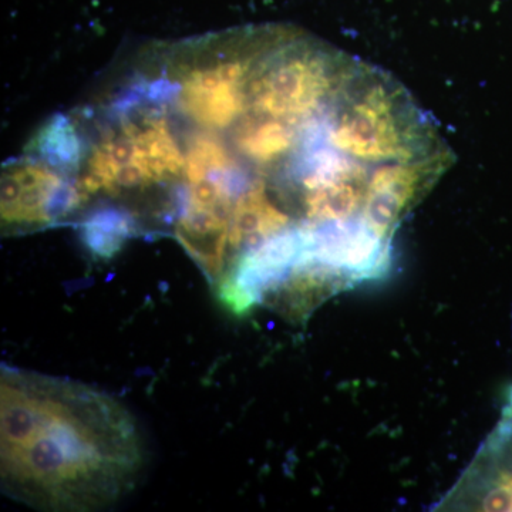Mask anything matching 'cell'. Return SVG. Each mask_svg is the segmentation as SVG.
I'll list each match as a JSON object with an SVG mask.
<instances>
[{
    "mask_svg": "<svg viewBox=\"0 0 512 512\" xmlns=\"http://www.w3.org/2000/svg\"><path fill=\"white\" fill-rule=\"evenodd\" d=\"M143 450L130 414L67 380L2 372V485L42 510L84 511L119 500Z\"/></svg>",
    "mask_w": 512,
    "mask_h": 512,
    "instance_id": "obj_1",
    "label": "cell"
},
{
    "mask_svg": "<svg viewBox=\"0 0 512 512\" xmlns=\"http://www.w3.org/2000/svg\"><path fill=\"white\" fill-rule=\"evenodd\" d=\"M329 141L369 167L420 160L447 148L402 84L363 62L333 107Z\"/></svg>",
    "mask_w": 512,
    "mask_h": 512,
    "instance_id": "obj_2",
    "label": "cell"
},
{
    "mask_svg": "<svg viewBox=\"0 0 512 512\" xmlns=\"http://www.w3.org/2000/svg\"><path fill=\"white\" fill-rule=\"evenodd\" d=\"M451 164L453 153L447 147L420 160L373 167L363 210L366 224L377 237L392 242L404 215L430 191Z\"/></svg>",
    "mask_w": 512,
    "mask_h": 512,
    "instance_id": "obj_3",
    "label": "cell"
},
{
    "mask_svg": "<svg viewBox=\"0 0 512 512\" xmlns=\"http://www.w3.org/2000/svg\"><path fill=\"white\" fill-rule=\"evenodd\" d=\"M443 505L468 511L512 512V406Z\"/></svg>",
    "mask_w": 512,
    "mask_h": 512,
    "instance_id": "obj_4",
    "label": "cell"
}]
</instances>
